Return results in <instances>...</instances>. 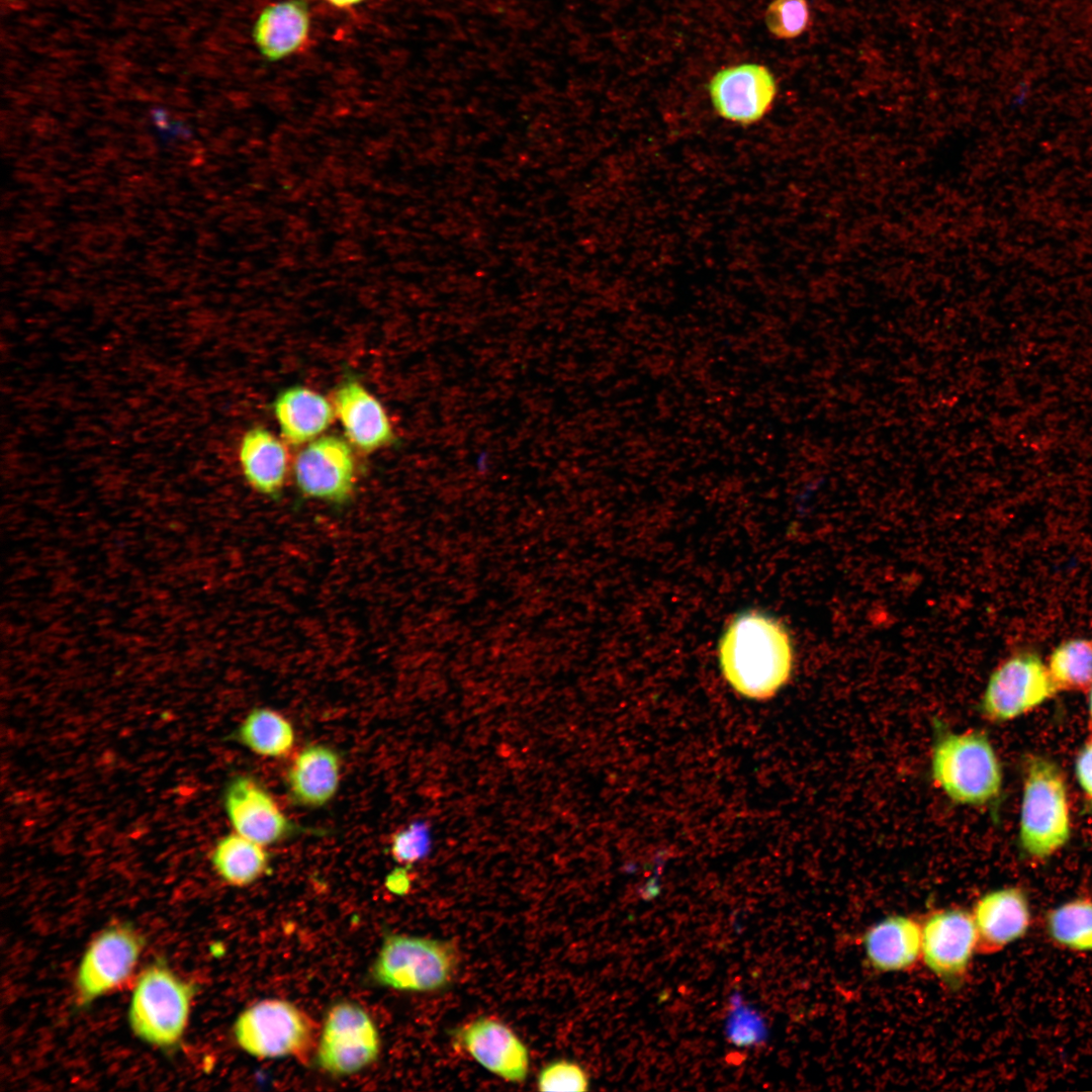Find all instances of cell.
I'll use <instances>...</instances> for the list:
<instances>
[{
    "label": "cell",
    "mask_w": 1092,
    "mask_h": 1092,
    "mask_svg": "<svg viewBox=\"0 0 1092 1092\" xmlns=\"http://www.w3.org/2000/svg\"><path fill=\"white\" fill-rule=\"evenodd\" d=\"M294 476L303 495L343 504L350 498L355 485L352 451L337 436L318 438L296 456Z\"/></svg>",
    "instance_id": "obj_12"
},
{
    "label": "cell",
    "mask_w": 1092,
    "mask_h": 1092,
    "mask_svg": "<svg viewBox=\"0 0 1092 1092\" xmlns=\"http://www.w3.org/2000/svg\"><path fill=\"white\" fill-rule=\"evenodd\" d=\"M454 1043L484 1069L512 1083L529 1074L530 1054L523 1040L503 1021L479 1016L454 1032Z\"/></svg>",
    "instance_id": "obj_13"
},
{
    "label": "cell",
    "mask_w": 1092,
    "mask_h": 1092,
    "mask_svg": "<svg viewBox=\"0 0 1092 1092\" xmlns=\"http://www.w3.org/2000/svg\"><path fill=\"white\" fill-rule=\"evenodd\" d=\"M320 1029L294 1004L266 999L245 1009L234 1024L239 1046L260 1059L293 1058L307 1063L315 1056Z\"/></svg>",
    "instance_id": "obj_5"
},
{
    "label": "cell",
    "mask_w": 1092,
    "mask_h": 1092,
    "mask_svg": "<svg viewBox=\"0 0 1092 1092\" xmlns=\"http://www.w3.org/2000/svg\"><path fill=\"white\" fill-rule=\"evenodd\" d=\"M380 1052L379 1032L369 1014L358 1004L341 1002L327 1013L320 1031L315 1060L334 1076L359 1072Z\"/></svg>",
    "instance_id": "obj_7"
},
{
    "label": "cell",
    "mask_w": 1092,
    "mask_h": 1092,
    "mask_svg": "<svg viewBox=\"0 0 1092 1092\" xmlns=\"http://www.w3.org/2000/svg\"><path fill=\"white\" fill-rule=\"evenodd\" d=\"M930 770L935 785L956 804L987 806L1002 791L999 758L980 730L957 732L935 720Z\"/></svg>",
    "instance_id": "obj_2"
},
{
    "label": "cell",
    "mask_w": 1092,
    "mask_h": 1092,
    "mask_svg": "<svg viewBox=\"0 0 1092 1092\" xmlns=\"http://www.w3.org/2000/svg\"><path fill=\"white\" fill-rule=\"evenodd\" d=\"M735 997L733 1010L727 1022V1035L737 1045H751L762 1041L766 1034L760 1015L740 1004Z\"/></svg>",
    "instance_id": "obj_29"
},
{
    "label": "cell",
    "mask_w": 1092,
    "mask_h": 1092,
    "mask_svg": "<svg viewBox=\"0 0 1092 1092\" xmlns=\"http://www.w3.org/2000/svg\"><path fill=\"white\" fill-rule=\"evenodd\" d=\"M707 90L719 117L740 126H750L770 112L779 88L767 67L742 63L718 70L710 78Z\"/></svg>",
    "instance_id": "obj_10"
},
{
    "label": "cell",
    "mask_w": 1092,
    "mask_h": 1092,
    "mask_svg": "<svg viewBox=\"0 0 1092 1092\" xmlns=\"http://www.w3.org/2000/svg\"><path fill=\"white\" fill-rule=\"evenodd\" d=\"M238 739L253 752L264 756L282 757L294 744L290 722L270 709H255L240 726Z\"/></svg>",
    "instance_id": "obj_24"
},
{
    "label": "cell",
    "mask_w": 1092,
    "mask_h": 1092,
    "mask_svg": "<svg viewBox=\"0 0 1092 1092\" xmlns=\"http://www.w3.org/2000/svg\"><path fill=\"white\" fill-rule=\"evenodd\" d=\"M971 913L978 952L984 954L999 952L1022 938L1031 922L1028 898L1018 887L987 892L977 900Z\"/></svg>",
    "instance_id": "obj_15"
},
{
    "label": "cell",
    "mask_w": 1092,
    "mask_h": 1092,
    "mask_svg": "<svg viewBox=\"0 0 1092 1092\" xmlns=\"http://www.w3.org/2000/svg\"><path fill=\"white\" fill-rule=\"evenodd\" d=\"M224 807L236 832L264 846L295 829L271 795L251 777L232 780L224 793Z\"/></svg>",
    "instance_id": "obj_14"
},
{
    "label": "cell",
    "mask_w": 1092,
    "mask_h": 1092,
    "mask_svg": "<svg viewBox=\"0 0 1092 1092\" xmlns=\"http://www.w3.org/2000/svg\"><path fill=\"white\" fill-rule=\"evenodd\" d=\"M1048 669L1057 692H1080L1092 686V639H1072L1051 654Z\"/></svg>",
    "instance_id": "obj_25"
},
{
    "label": "cell",
    "mask_w": 1092,
    "mask_h": 1092,
    "mask_svg": "<svg viewBox=\"0 0 1092 1092\" xmlns=\"http://www.w3.org/2000/svg\"><path fill=\"white\" fill-rule=\"evenodd\" d=\"M589 1078L577 1063L557 1060L547 1064L537 1077L539 1091H587Z\"/></svg>",
    "instance_id": "obj_28"
},
{
    "label": "cell",
    "mask_w": 1092,
    "mask_h": 1092,
    "mask_svg": "<svg viewBox=\"0 0 1092 1092\" xmlns=\"http://www.w3.org/2000/svg\"><path fill=\"white\" fill-rule=\"evenodd\" d=\"M793 645L785 626L771 616L746 611L723 633L719 661L728 684L756 701L772 698L790 679Z\"/></svg>",
    "instance_id": "obj_1"
},
{
    "label": "cell",
    "mask_w": 1092,
    "mask_h": 1092,
    "mask_svg": "<svg viewBox=\"0 0 1092 1092\" xmlns=\"http://www.w3.org/2000/svg\"><path fill=\"white\" fill-rule=\"evenodd\" d=\"M431 845L430 826L426 821L419 820L392 836L390 853L397 862L412 866L429 854Z\"/></svg>",
    "instance_id": "obj_27"
},
{
    "label": "cell",
    "mask_w": 1092,
    "mask_h": 1092,
    "mask_svg": "<svg viewBox=\"0 0 1092 1092\" xmlns=\"http://www.w3.org/2000/svg\"><path fill=\"white\" fill-rule=\"evenodd\" d=\"M1067 789L1058 765L1044 757L1027 760L1019 822V843L1032 858L1045 859L1070 837Z\"/></svg>",
    "instance_id": "obj_4"
},
{
    "label": "cell",
    "mask_w": 1092,
    "mask_h": 1092,
    "mask_svg": "<svg viewBox=\"0 0 1092 1092\" xmlns=\"http://www.w3.org/2000/svg\"><path fill=\"white\" fill-rule=\"evenodd\" d=\"M310 14L305 0H282L265 6L255 20L252 36L261 56L277 62L306 48Z\"/></svg>",
    "instance_id": "obj_16"
},
{
    "label": "cell",
    "mask_w": 1092,
    "mask_h": 1092,
    "mask_svg": "<svg viewBox=\"0 0 1092 1092\" xmlns=\"http://www.w3.org/2000/svg\"><path fill=\"white\" fill-rule=\"evenodd\" d=\"M458 965V950L450 941L390 933L381 944L371 975L383 987L435 992L452 982Z\"/></svg>",
    "instance_id": "obj_6"
},
{
    "label": "cell",
    "mask_w": 1092,
    "mask_h": 1092,
    "mask_svg": "<svg viewBox=\"0 0 1092 1092\" xmlns=\"http://www.w3.org/2000/svg\"><path fill=\"white\" fill-rule=\"evenodd\" d=\"M921 932L925 966L946 985L961 984L978 952L972 913L962 908L936 910L921 923Z\"/></svg>",
    "instance_id": "obj_11"
},
{
    "label": "cell",
    "mask_w": 1092,
    "mask_h": 1092,
    "mask_svg": "<svg viewBox=\"0 0 1092 1092\" xmlns=\"http://www.w3.org/2000/svg\"><path fill=\"white\" fill-rule=\"evenodd\" d=\"M263 846L239 833L226 835L211 853L212 867L228 884L248 886L268 870L269 855Z\"/></svg>",
    "instance_id": "obj_22"
},
{
    "label": "cell",
    "mask_w": 1092,
    "mask_h": 1092,
    "mask_svg": "<svg viewBox=\"0 0 1092 1092\" xmlns=\"http://www.w3.org/2000/svg\"><path fill=\"white\" fill-rule=\"evenodd\" d=\"M1089 712H1090V716H1091V719H1092V686H1091V688H1090V697H1089Z\"/></svg>",
    "instance_id": "obj_33"
},
{
    "label": "cell",
    "mask_w": 1092,
    "mask_h": 1092,
    "mask_svg": "<svg viewBox=\"0 0 1092 1092\" xmlns=\"http://www.w3.org/2000/svg\"><path fill=\"white\" fill-rule=\"evenodd\" d=\"M921 924L902 914L890 915L873 924L862 936L868 963L879 972L912 969L921 959Z\"/></svg>",
    "instance_id": "obj_17"
},
{
    "label": "cell",
    "mask_w": 1092,
    "mask_h": 1092,
    "mask_svg": "<svg viewBox=\"0 0 1092 1092\" xmlns=\"http://www.w3.org/2000/svg\"><path fill=\"white\" fill-rule=\"evenodd\" d=\"M329 5L337 9H348L362 3L364 0H325Z\"/></svg>",
    "instance_id": "obj_32"
},
{
    "label": "cell",
    "mask_w": 1092,
    "mask_h": 1092,
    "mask_svg": "<svg viewBox=\"0 0 1092 1092\" xmlns=\"http://www.w3.org/2000/svg\"><path fill=\"white\" fill-rule=\"evenodd\" d=\"M770 34L779 39H792L804 33L811 24L807 0H772L764 13Z\"/></svg>",
    "instance_id": "obj_26"
},
{
    "label": "cell",
    "mask_w": 1092,
    "mask_h": 1092,
    "mask_svg": "<svg viewBox=\"0 0 1092 1092\" xmlns=\"http://www.w3.org/2000/svg\"><path fill=\"white\" fill-rule=\"evenodd\" d=\"M274 414L283 438L299 445L322 434L333 422L335 410L322 394L296 386L279 394Z\"/></svg>",
    "instance_id": "obj_20"
},
{
    "label": "cell",
    "mask_w": 1092,
    "mask_h": 1092,
    "mask_svg": "<svg viewBox=\"0 0 1092 1092\" xmlns=\"http://www.w3.org/2000/svg\"><path fill=\"white\" fill-rule=\"evenodd\" d=\"M1057 693L1048 666L1034 653H1018L990 675L980 702L981 714L991 722L1015 719Z\"/></svg>",
    "instance_id": "obj_8"
},
{
    "label": "cell",
    "mask_w": 1092,
    "mask_h": 1092,
    "mask_svg": "<svg viewBox=\"0 0 1092 1092\" xmlns=\"http://www.w3.org/2000/svg\"><path fill=\"white\" fill-rule=\"evenodd\" d=\"M196 987L164 963L148 966L133 988L128 1022L143 1041L162 1050L178 1045L185 1032Z\"/></svg>",
    "instance_id": "obj_3"
},
{
    "label": "cell",
    "mask_w": 1092,
    "mask_h": 1092,
    "mask_svg": "<svg viewBox=\"0 0 1092 1092\" xmlns=\"http://www.w3.org/2000/svg\"><path fill=\"white\" fill-rule=\"evenodd\" d=\"M387 886L396 894H404L411 887V880L406 871L401 869L392 873L388 877Z\"/></svg>",
    "instance_id": "obj_31"
},
{
    "label": "cell",
    "mask_w": 1092,
    "mask_h": 1092,
    "mask_svg": "<svg viewBox=\"0 0 1092 1092\" xmlns=\"http://www.w3.org/2000/svg\"><path fill=\"white\" fill-rule=\"evenodd\" d=\"M246 480L258 492L275 496L284 484L288 456L285 446L263 428L248 431L239 451Z\"/></svg>",
    "instance_id": "obj_21"
},
{
    "label": "cell",
    "mask_w": 1092,
    "mask_h": 1092,
    "mask_svg": "<svg viewBox=\"0 0 1092 1092\" xmlns=\"http://www.w3.org/2000/svg\"><path fill=\"white\" fill-rule=\"evenodd\" d=\"M340 758L325 745H309L295 757L287 781L292 798L300 805L321 807L336 794L340 783Z\"/></svg>",
    "instance_id": "obj_19"
},
{
    "label": "cell",
    "mask_w": 1092,
    "mask_h": 1092,
    "mask_svg": "<svg viewBox=\"0 0 1092 1092\" xmlns=\"http://www.w3.org/2000/svg\"><path fill=\"white\" fill-rule=\"evenodd\" d=\"M1049 938L1074 952H1092V899L1078 897L1051 909L1044 919Z\"/></svg>",
    "instance_id": "obj_23"
},
{
    "label": "cell",
    "mask_w": 1092,
    "mask_h": 1092,
    "mask_svg": "<svg viewBox=\"0 0 1092 1092\" xmlns=\"http://www.w3.org/2000/svg\"><path fill=\"white\" fill-rule=\"evenodd\" d=\"M144 946V937L127 923L100 931L84 951L77 970L78 1004L89 1005L123 983L134 970Z\"/></svg>",
    "instance_id": "obj_9"
},
{
    "label": "cell",
    "mask_w": 1092,
    "mask_h": 1092,
    "mask_svg": "<svg viewBox=\"0 0 1092 1092\" xmlns=\"http://www.w3.org/2000/svg\"><path fill=\"white\" fill-rule=\"evenodd\" d=\"M1076 776L1083 791L1092 799V738L1077 757Z\"/></svg>",
    "instance_id": "obj_30"
},
{
    "label": "cell",
    "mask_w": 1092,
    "mask_h": 1092,
    "mask_svg": "<svg viewBox=\"0 0 1092 1092\" xmlns=\"http://www.w3.org/2000/svg\"><path fill=\"white\" fill-rule=\"evenodd\" d=\"M334 410L346 436L360 450L371 452L392 441L384 408L359 382L351 380L340 386L334 396Z\"/></svg>",
    "instance_id": "obj_18"
}]
</instances>
